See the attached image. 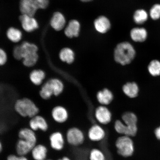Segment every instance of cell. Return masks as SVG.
Masks as SVG:
<instances>
[{
	"label": "cell",
	"instance_id": "cell-26",
	"mask_svg": "<svg viewBox=\"0 0 160 160\" xmlns=\"http://www.w3.org/2000/svg\"><path fill=\"white\" fill-rule=\"evenodd\" d=\"M48 150L44 145H38L33 147L31 151L33 158L35 160H45L47 158Z\"/></svg>",
	"mask_w": 160,
	"mask_h": 160
},
{
	"label": "cell",
	"instance_id": "cell-27",
	"mask_svg": "<svg viewBox=\"0 0 160 160\" xmlns=\"http://www.w3.org/2000/svg\"><path fill=\"white\" fill-rule=\"evenodd\" d=\"M122 121L129 127L133 128H138V119L135 114L131 112H127L122 116Z\"/></svg>",
	"mask_w": 160,
	"mask_h": 160
},
{
	"label": "cell",
	"instance_id": "cell-20",
	"mask_svg": "<svg viewBox=\"0 0 160 160\" xmlns=\"http://www.w3.org/2000/svg\"><path fill=\"white\" fill-rule=\"evenodd\" d=\"M97 98L101 105L106 106L109 105L113 101V95L110 90L105 88L98 92Z\"/></svg>",
	"mask_w": 160,
	"mask_h": 160
},
{
	"label": "cell",
	"instance_id": "cell-6",
	"mask_svg": "<svg viewBox=\"0 0 160 160\" xmlns=\"http://www.w3.org/2000/svg\"><path fill=\"white\" fill-rule=\"evenodd\" d=\"M19 19L22 28L27 32H32L38 28V22L33 16L22 14Z\"/></svg>",
	"mask_w": 160,
	"mask_h": 160
},
{
	"label": "cell",
	"instance_id": "cell-16",
	"mask_svg": "<svg viewBox=\"0 0 160 160\" xmlns=\"http://www.w3.org/2000/svg\"><path fill=\"white\" fill-rule=\"evenodd\" d=\"M47 82L53 96L58 97L62 93L64 89V85L61 80L53 78L48 80Z\"/></svg>",
	"mask_w": 160,
	"mask_h": 160
},
{
	"label": "cell",
	"instance_id": "cell-22",
	"mask_svg": "<svg viewBox=\"0 0 160 160\" xmlns=\"http://www.w3.org/2000/svg\"><path fill=\"white\" fill-rule=\"evenodd\" d=\"M34 147L25 140L20 139L16 146V151L19 156H25L31 152Z\"/></svg>",
	"mask_w": 160,
	"mask_h": 160
},
{
	"label": "cell",
	"instance_id": "cell-23",
	"mask_svg": "<svg viewBox=\"0 0 160 160\" xmlns=\"http://www.w3.org/2000/svg\"><path fill=\"white\" fill-rule=\"evenodd\" d=\"M6 35L10 41L14 43H19L23 37L22 33L21 30L13 27H10L8 29Z\"/></svg>",
	"mask_w": 160,
	"mask_h": 160
},
{
	"label": "cell",
	"instance_id": "cell-30",
	"mask_svg": "<svg viewBox=\"0 0 160 160\" xmlns=\"http://www.w3.org/2000/svg\"><path fill=\"white\" fill-rule=\"evenodd\" d=\"M89 160H106V157L102 151L99 149L94 148L90 151Z\"/></svg>",
	"mask_w": 160,
	"mask_h": 160
},
{
	"label": "cell",
	"instance_id": "cell-17",
	"mask_svg": "<svg viewBox=\"0 0 160 160\" xmlns=\"http://www.w3.org/2000/svg\"><path fill=\"white\" fill-rule=\"evenodd\" d=\"M94 25L96 30L101 33L107 32L111 28V23L109 20L103 16L98 18L95 20Z\"/></svg>",
	"mask_w": 160,
	"mask_h": 160
},
{
	"label": "cell",
	"instance_id": "cell-25",
	"mask_svg": "<svg viewBox=\"0 0 160 160\" xmlns=\"http://www.w3.org/2000/svg\"><path fill=\"white\" fill-rule=\"evenodd\" d=\"M122 91L127 97L133 98L137 97L139 92L138 86L134 82H128L123 86Z\"/></svg>",
	"mask_w": 160,
	"mask_h": 160
},
{
	"label": "cell",
	"instance_id": "cell-1",
	"mask_svg": "<svg viewBox=\"0 0 160 160\" xmlns=\"http://www.w3.org/2000/svg\"><path fill=\"white\" fill-rule=\"evenodd\" d=\"M39 48L35 43L24 41L14 48L13 57L18 61H21L25 67H34L38 62Z\"/></svg>",
	"mask_w": 160,
	"mask_h": 160
},
{
	"label": "cell",
	"instance_id": "cell-13",
	"mask_svg": "<svg viewBox=\"0 0 160 160\" xmlns=\"http://www.w3.org/2000/svg\"><path fill=\"white\" fill-rule=\"evenodd\" d=\"M30 128L33 131L40 129L43 131H47L48 126L44 118L38 114L31 118L29 122Z\"/></svg>",
	"mask_w": 160,
	"mask_h": 160
},
{
	"label": "cell",
	"instance_id": "cell-21",
	"mask_svg": "<svg viewBox=\"0 0 160 160\" xmlns=\"http://www.w3.org/2000/svg\"><path fill=\"white\" fill-rule=\"evenodd\" d=\"M59 57L63 62L71 64L73 62L75 59L74 52L69 48H64L60 51Z\"/></svg>",
	"mask_w": 160,
	"mask_h": 160
},
{
	"label": "cell",
	"instance_id": "cell-31",
	"mask_svg": "<svg viewBox=\"0 0 160 160\" xmlns=\"http://www.w3.org/2000/svg\"><path fill=\"white\" fill-rule=\"evenodd\" d=\"M149 14L151 18L154 20L158 19L160 18V4L154 5L150 9Z\"/></svg>",
	"mask_w": 160,
	"mask_h": 160
},
{
	"label": "cell",
	"instance_id": "cell-9",
	"mask_svg": "<svg viewBox=\"0 0 160 160\" xmlns=\"http://www.w3.org/2000/svg\"><path fill=\"white\" fill-rule=\"evenodd\" d=\"M19 9L22 14L34 17L39 8L35 0H21Z\"/></svg>",
	"mask_w": 160,
	"mask_h": 160
},
{
	"label": "cell",
	"instance_id": "cell-33",
	"mask_svg": "<svg viewBox=\"0 0 160 160\" xmlns=\"http://www.w3.org/2000/svg\"><path fill=\"white\" fill-rule=\"evenodd\" d=\"M39 9H45L49 4V0H35Z\"/></svg>",
	"mask_w": 160,
	"mask_h": 160
},
{
	"label": "cell",
	"instance_id": "cell-37",
	"mask_svg": "<svg viewBox=\"0 0 160 160\" xmlns=\"http://www.w3.org/2000/svg\"><path fill=\"white\" fill-rule=\"evenodd\" d=\"M2 144L0 141V153L2 152Z\"/></svg>",
	"mask_w": 160,
	"mask_h": 160
},
{
	"label": "cell",
	"instance_id": "cell-29",
	"mask_svg": "<svg viewBox=\"0 0 160 160\" xmlns=\"http://www.w3.org/2000/svg\"><path fill=\"white\" fill-rule=\"evenodd\" d=\"M148 70L150 74L153 77L160 75V62L157 60H153L150 63Z\"/></svg>",
	"mask_w": 160,
	"mask_h": 160
},
{
	"label": "cell",
	"instance_id": "cell-8",
	"mask_svg": "<svg viewBox=\"0 0 160 160\" xmlns=\"http://www.w3.org/2000/svg\"><path fill=\"white\" fill-rule=\"evenodd\" d=\"M106 135L105 130L101 125H93L88 131V138L90 141L93 142L102 141L105 138Z\"/></svg>",
	"mask_w": 160,
	"mask_h": 160
},
{
	"label": "cell",
	"instance_id": "cell-14",
	"mask_svg": "<svg viewBox=\"0 0 160 160\" xmlns=\"http://www.w3.org/2000/svg\"><path fill=\"white\" fill-rule=\"evenodd\" d=\"M66 23L65 17L59 12H56L53 14L50 20V25L56 31H61L65 27Z\"/></svg>",
	"mask_w": 160,
	"mask_h": 160
},
{
	"label": "cell",
	"instance_id": "cell-2",
	"mask_svg": "<svg viewBox=\"0 0 160 160\" xmlns=\"http://www.w3.org/2000/svg\"><path fill=\"white\" fill-rule=\"evenodd\" d=\"M134 48L128 42H123L118 44L114 52V58L116 62L122 65L131 63L135 57Z\"/></svg>",
	"mask_w": 160,
	"mask_h": 160
},
{
	"label": "cell",
	"instance_id": "cell-12",
	"mask_svg": "<svg viewBox=\"0 0 160 160\" xmlns=\"http://www.w3.org/2000/svg\"><path fill=\"white\" fill-rule=\"evenodd\" d=\"M47 75L44 70L41 69H35L30 72L29 78L32 84L37 87L41 86L45 82Z\"/></svg>",
	"mask_w": 160,
	"mask_h": 160
},
{
	"label": "cell",
	"instance_id": "cell-32",
	"mask_svg": "<svg viewBox=\"0 0 160 160\" xmlns=\"http://www.w3.org/2000/svg\"><path fill=\"white\" fill-rule=\"evenodd\" d=\"M8 60V54L4 49L0 48V67H3L7 63Z\"/></svg>",
	"mask_w": 160,
	"mask_h": 160
},
{
	"label": "cell",
	"instance_id": "cell-19",
	"mask_svg": "<svg viewBox=\"0 0 160 160\" xmlns=\"http://www.w3.org/2000/svg\"><path fill=\"white\" fill-rule=\"evenodd\" d=\"M80 30V24L79 22L75 20H71L65 28V34L70 38L77 37L79 36Z\"/></svg>",
	"mask_w": 160,
	"mask_h": 160
},
{
	"label": "cell",
	"instance_id": "cell-39",
	"mask_svg": "<svg viewBox=\"0 0 160 160\" xmlns=\"http://www.w3.org/2000/svg\"><path fill=\"white\" fill-rule=\"evenodd\" d=\"M50 160V159H49V160Z\"/></svg>",
	"mask_w": 160,
	"mask_h": 160
},
{
	"label": "cell",
	"instance_id": "cell-7",
	"mask_svg": "<svg viewBox=\"0 0 160 160\" xmlns=\"http://www.w3.org/2000/svg\"><path fill=\"white\" fill-rule=\"evenodd\" d=\"M95 116L96 120L101 125L108 124L112 119L111 111L105 106H101L95 110Z\"/></svg>",
	"mask_w": 160,
	"mask_h": 160
},
{
	"label": "cell",
	"instance_id": "cell-24",
	"mask_svg": "<svg viewBox=\"0 0 160 160\" xmlns=\"http://www.w3.org/2000/svg\"><path fill=\"white\" fill-rule=\"evenodd\" d=\"M130 34L132 39L133 41L139 42L145 41L148 36L147 30L142 28H134L132 29Z\"/></svg>",
	"mask_w": 160,
	"mask_h": 160
},
{
	"label": "cell",
	"instance_id": "cell-38",
	"mask_svg": "<svg viewBox=\"0 0 160 160\" xmlns=\"http://www.w3.org/2000/svg\"><path fill=\"white\" fill-rule=\"evenodd\" d=\"M81 1L83 2H88L91 1L92 0H81Z\"/></svg>",
	"mask_w": 160,
	"mask_h": 160
},
{
	"label": "cell",
	"instance_id": "cell-4",
	"mask_svg": "<svg viewBox=\"0 0 160 160\" xmlns=\"http://www.w3.org/2000/svg\"><path fill=\"white\" fill-rule=\"evenodd\" d=\"M115 147L118 154L124 158L131 157L134 152L133 142L128 136L122 135L118 138L115 142Z\"/></svg>",
	"mask_w": 160,
	"mask_h": 160
},
{
	"label": "cell",
	"instance_id": "cell-28",
	"mask_svg": "<svg viewBox=\"0 0 160 160\" xmlns=\"http://www.w3.org/2000/svg\"><path fill=\"white\" fill-rule=\"evenodd\" d=\"M148 14L144 9H138L135 12L133 15V20L137 24H142L148 19Z\"/></svg>",
	"mask_w": 160,
	"mask_h": 160
},
{
	"label": "cell",
	"instance_id": "cell-3",
	"mask_svg": "<svg viewBox=\"0 0 160 160\" xmlns=\"http://www.w3.org/2000/svg\"><path fill=\"white\" fill-rule=\"evenodd\" d=\"M14 108L16 112L21 117L30 118L38 114L39 112V107L35 102L28 98L16 100Z\"/></svg>",
	"mask_w": 160,
	"mask_h": 160
},
{
	"label": "cell",
	"instance_id": "cell-34",
	"mask_svg": "<svg viewBox=\"0 0 160 160\" xmlns=\"http://www.w3.org/2000/svg\"><path fill=\"white\" fill-rule=\"evenodd\" d=\"M7 160H28V159L25 156L11 155L8 157Z\"/></svg>",
	"mask_w": 160,
	"mask_h": 160
},
{
	"label": "cell",
	"instance_id": "cell-11",
	"mask_svg": "<svg viewBox=\"0 0 160 160\" xmlns=\"http://www.w3.org/2000/svg\"><path fill=\"white\" fill-rule=\"evenodd\" d=\"M51 116L56 122L63 123L67 121L69 113L64 107L61 105L55 106L51 111Z\"/></svg>",
	"mask_w": 160,
	"mask_h": 160
},
{
	"label": "cell",
	"instance_id": "cell-18",
	"mask_svg": "<svg viewBox=\"0 0 160 160\" xmlns=\"http://www.w3.org/2000/svg\"><path fill=\"white\" fill-rule=\"evenodd\" d=\"M19 137L27 141L34 147L36 145L37 139L34 131L31 128H24L21 129L19 132Z\"/></svg>",
	"mask_w": 160,
	"mask_h": 160
},
{
	"label": "cell",
	"instance_id": "cell-36",
	"mask_svg": "<svg viewBox=\"0 0 160 160\" xmlns=\"http://www.w3.org/2000/svg\"><path fill=\"white\" fill-rule=\"evenodd\" d=\"M58 160H71V159L67 157H64L63 158H62L59 159Z\"/></svg>",
	"mask_w": 160,
	"mask_h": 160
},
{
	"label": "cell",
	"instance_id": "cell-35",
	"mask_svg": "<svg viewBox=\"0 0 160 160\" xmlns=\"http://www.w3.org/2000/svg\"><path fill=\"white\" fill-rule=\"evenodd\" d=\"M155 132L156 137L160 140V127L156 129Z\"/></svg>",
	"mask_w": 160,
	"mask_h": 160
},
{
	"label": "cell",
	"instance_id": "cell-15",
	"mask_svg": "<svg viewBox=\"0 0 160 160\" xmlns=\"http://www.w3.org/2000/svg\"><path fill=\"white\" fill-rule=\"evenodd\" d=\"M49 139L52 148L56 151H61L64 147V138L60 132H56L52 134L50 136Z\"/></svg>",
	"mask_w": 160,
	"mask_h": 160
},
{
	"label": "cell",
	"instance_id": "cell-10",
	"mask_svg": "<svg viewBox=\"0 0 160 160\" xmlns=\"http://www.w3.org/2000/svg\"><path fill=\"white\" fill-rule=\"evenodd\" d=\"M114 128L115 131L121 136L134 137L137 134L138 131V128L130 127L120 120H117L115 121Z\"/></svg>",
	"mask_w": 160,
	"mask_h": 160
},
{
	"label": "cell",
	"instance_id": "cell-5",
	"mask_svg": "<svg viewBox=\"0 0 160 160\" xmlns=\"http://www.w3.org/2000/svg\"><path fill=\"white\" fill-rule=\"evenodd\" d=\"M66 139L69 145L78 147L82 144L85 140L84 133L77 127L71 128L67 132Z\"/></svg>",
	"mask_w": 160,
	"mask_h": 160
}]
</instances>
